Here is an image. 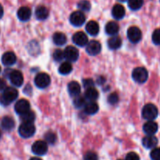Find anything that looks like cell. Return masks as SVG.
<instances>
[{
    "mask_svg": "<svg viewBox=\"0 0 160 160\" xmlns=\"http://www.w3.org/2000/svg\"><path fill=\"white\" fill-rule=\"evenodd\" d=\"M118 160H122V159H118Z\"/></svg>",
    "mask_w": 160,
    "mask_h": 160,
    "instance_id": "cell-48",
    "label": "cell"
},
{
    "mask_svg": "<svg viewBox=\"0 0 160 160\" xmlns=\"http://www.w3.org/2000/svg\"><path fill=\"white\" fill-rule=\"evenodd\" d=\"M88 39L87 35L82 31L75 33L73 36V42L78 46H84L88 44Z\"/></svg>",
    "mask_w": 160,
    "mask_h": 160,
    "instance_id": "cell-13",
    "label": "cell"
},
{
    "mask_svg": "<svg viewBox=\"0 0 160 160\" xmlns=\"http://www.w3.org/2000/svg\"><path fill=\"white\" fill-rule=\"evenodd\" d=\"M119 96L117 93H112L108 97V102L110 105H115L118 102Z\"/></svg>",
    "mask_w": 160,
    "mask_h": 160,
    "instance_id": "cell-37",
    "label": "cell"
},
{
    "mask_svg": "<svg viewBox=\"0 0 160 160\" xmlns=\"http://www.w3.org/2000/svg\"><path fill=\"white\" fill-rule=\"evenodd\" d=\"M105 81H106V80H105V78H102V77H99V78H98V79H97V83H98V84H102Z\"/></svg>",
    "mask_w": 160,
    "mask_h": 160,
    "instance_id": "cell-42",
    "label": "cell"
},
{
    "mask_svg": "<svg viewBox=\"0 0 160 160\" xmlns=\"http://www.w3.org/2000/svg\"><path fill=\"white\" fill-rule=\"evenodd\" d=\"M1 136H2V133H1V131H0V138H1Z\"/></svg>",
    "mask_w": 160,
    "mask_h": 160,
    "instance_id": "cell-46",
    "label": "cell"
},
{
    "mask_svg": "<svg viewBox=\"0 0 160 160\" xmlns=\"http://www.w3.org/2000/svg\"><path fill=\"white\" fill-rule=\"evenodd\" d=\"M117 1L120 2H125L128 1V0H117Z\"/></svg>",
    "mask_w": 160,
    "mask_h": 160,
    "instance_id": "cell-45",
    "label": "cell"
},
{
    "mask_svg": "<svg viewBox=\"0 0 160 160\" xmlns=\"http://www.w3.org/2000/svg\"><path fill=\"white\" fill-rule=\"evenodd\" d=\"M17 61V57L16 55L12 52H7L4 53L2 56V62L5 66H12Z\"/></svg>",
    "mask_w": 160,
    "mask_h": 160,
    "instance_id": "cell-16",
    "label": "cell"
},
{
    "mask_svg": "<svg viewBox=\"0 0 160 160\" xmlns=\"http://www.w3.org/2000/svg\"><path fill=\"white\" fill-rule=\"evenodd\" d=\"M144 0H128V6L132 10H138L143 6Z\"/></svg>",
    "mask_w": 160,
    "mask_h": 160,
    "instance_id": "cell-30",
    "label": "cell"
},
{
    "mask_svg": "<svg viewBox=\"0 0 160 160\" xmlns=\"http://www.w3.org/2000/svg\"><path fill=\"white\" fill-rule=\"evenodd\" d=\"M119 29V25L117 24L116 22L111 21L109 22L106 25V28H105V31H106V34H109V35H114V34H117L118 33Z\"/></svg>",
    "mask_w": 160,
    "mask_h": 160,
    "instance_id": "cell-23",
    "label": "cell"
},
{
    "mask_svg": "<svg viewBox=\"0 0 160 160\" xmlns=\"http://www.w3.org/2000/svg\"><path fill=\"white\" fill-rule=\"evenodd\" d=\"M143 131L148 135H154L158 131L157 123L153 121H148L143 126Z\"/></svg>",
    "mask_w": 160,
    "mask_h": 160,
    "instance_id": "cell-18",
    "label": "cell"
},
{
    "mask_svg": "<svg viewBox=\"0 0 160 160\" xmlns=\"http://www.w3.org/2000/svg\"><path fill=\"white\" fill-rule=\"evenodd\" d=\"M86 31L90 35L95 36L99 32V26L98 23L94 20H91L86 24Z\"/></svg>",
    "mask_w": 160,
    "mask_h": 160,
    "instance_id": "cell-20",
    "label": "cell"
},
{
    "mask_svg": "<svg viewBox=\"0 0 160 160\" xmlns=\"http://www.w3.org/2000/svg\"><path fill=\"white\" fill-rule=\"evenodd\" d=\"M84 97L86 99L89 100L90 102H94L96 100L98 97V92L95 88H88L85 91L84 93Z\"/></svg>",
    "mask_w": 160,
    "mask_h": 160,
    "instance_id": "cell-26",
    "label": "cell"
},
{
    "mask_svg": "<svg viewBox=\"0 0 160 160\" xmlns=\"http://www.w3.org/2000/svg\"><path fill=\"white\" fill-rule=\"evenodd\" d=\"M122 45V40L118 36H114V37L110 38L108 41V46L110 49L116 50L118 49L121 47Z\"/></svg>",
    "mask_w": 160,
    "mask_h": 160,
    "instance_id": "cell-22",
    "label": "cell"
},
{
    "mask_svg": "<svg viewBox=\"0 0 160 160\" xmlns=\"http://www.w3.org/2000/svg\"><path fill=\"white\" fill-rule=\"evenodd\" d=\"M68 92L70 96L74 97V98L79 96L81 92V85H80L79 83L77 82V81H71V82L69 83Z\"/></svg>",
    "mask_w": 160,
    "mask_h": 160,
    "instance_id": "cell-15",
    "label": "cell"
},
{
    "mask_svg": "<svg viewBox=\"0 0 160 160\" xmlns=\"http://www.w3.org/2000/svg\"><path fill=\"white\" fill-rule=\"evenodd\" d=\"M0 72H1V67H0Z\"/></svg>",
    "mask_w": 160,
    "mask_h": 160,
    "instance_id": "cell-47",
    "label": "cell"
},
{
    "mask_svg": "<svg viewBox=\"0 0 160 160\" xmlns=\"http://www.w3.org/2000/svg\"><path fill=\"white\" fill-rule=\"evenodd\" d=\"M102 46L101 44L97 41H91L88 43L86 51L90 56H96L101 52Z\"/></svg>",
    "mask_w": 160,
    "mask_h": 160,
    "instance_id": "cell-12",
    "label": "cell"
},
{
    "mask_svg": "<svg viewBox=\"0 0 160 160\" xmlns=\"http://www.w3.org/2000/svg\"><path fill=\"white\" fill-rule=\"evenodd\" d=\"M158 139L155 137L154 135H148L145 137L142 140V145L145 148H154L157 145Z\"/></svg>",
    "mask_w": 160,
    "mask_h": 160,
    "instance_id": "cell-17",
    "label": "cell"
},
{
    "mask_svg": "<svg viewBox=\"0 0 160 160\" xmlns=\"http://www.w3.org/2000/svg\"><path fill=\"white\" fill-rule=\"evenodd\" d=\"M70 21L75 27H81L85 22V16L81 11H75L70 15Z\"/></svg>",
    "mask_w": 160,
    "mask_h": 160,
    "instance_id": "cell-8",
    "label": "cell"
},
{
    "mask_svg": "<svg viewBox=\"0 0 160 160\" xmlns=\"http://www.w3.org/2000/svg\"><path fill=\"white\" fill-rule=\"evenodd\" d=\"M53 42L56 45H63L67 42V37L63 33L56 32L53 35Z\"/></svg>",
    "mask_w": 160,
    "mask_h": 160,
    "instance_id": "cell-27",
    "label": "cell"
},
{
    "mask_svg": "<svg viewBox=\"0 0 160 160\" xmlns=\"http://www.w3.org/2000/svg\"><path fill=\"white\" fill-rule=\"evenodd\" d=\"M1 125L2 128L4 130H6V131H11L15 127V122H14L13 119L11 118V117H5L2 120Z\"/></svg>",
    "mask_w": 160,
    "mask_h": 160,
    "instance_id": "cell-24",
    "label": "cell"
},
{
    "mask_svg": "<svg viewBox=\"0 0 160 160\" xmlns=\"http://www.w3.org/2000/svg\"><path fill=\"white\" fill-rule=\"evenodd\" d=\"M64 56L68 62H75L79 57V52L75 47L68 46L64 50Z\"/></svg>",
    "mask_w": 160,
    "mask_h": 160,
    "instance_id": "cell-10",
    "label": "cell"
},
{
    "mask_svg": "<svg viewBox=\"0 0 160 160\" xmlns=\"http://www.w3.org/2000/svg\"><path fill=\"white\" fill-rule=\"evenodd\" d=\"M35 133V127L33 123H23L19 128V134L23 138L32 137Z\"/></svg>",
    "mask_w": 160,
    "mask_h": 160,
    "instance_id": "cell-4",
    "label": "cell"
},
{
    "mask_svg": "<svg viewBox=\"0 0 160 160\" xmlns=\"http://www.w3.org/2000/svg\"><path fill=\"white\" fill-rule=\"evenodd\" d=\"M17 97H18V92L17 89L15 88L8 87L0 95V103L3 106H8L15 101Z\"/></svg>",
    "mask_w": 160,
    "mask_h": 160,
    "instance_id": "cell-1",
    "label": "cell"
},
{
    "mask_svg": "<svg viewBox=\"0 0 160 160\" xmlns=\"http://www.w3.org/2000/svg\"><path fill=\"white\" fill-rule=\"evenodd\" d=\"M78 7L81 9V11H85L88 12L91 9V3L88 0H81L78 2Z\"/></svg>",
    "mask_w": 160,
    "mask_h": 160,
    "instance_id": "cell-31",
    "label": "cell"
},
{
    "mask_svg": "<svg viewBox=\"0 0 160 160\" xmlns=\"http://www.w3.org/2000/svg\"><path fill=\"white\" fill-rule=\"evenodd\" d=\"M9 79L15 87H20L23 83V74L19 70H12L9 74Z\"/></svg>",
    "mask_w": 160,
    "mask_h": 160,
    "instance_id": "cell-7",
    "label": "cell"
},
{
    "mask_svg": "<svg viewBox=\"0 0 160 160\" xmlns=\"http://www.w3.org/2000/svg\"><path fill=\"white\" fill-rule=\"evenodd\" d=\"M98 111V106L95 102H90L84 106V112L88 115H93Z\"/></svg>",
    "mask_w": 160,
    "mask_h": 160,
    "instance_id": "cell-25",
    "label": "cell"
},
{
    "mask_svg": "<svg viewBox=\"0 0 160 160\" xmlns=\"http://www.w3.org/2000/svg\"><path fill=\"white\" fill-rule=\"evenodd\" d=\"M73 70V67H72L71 63L70 62H64L59 66V72L60 74L62 75H67L70 73Z\"/></svg>",
    "mask_w": 160,
    "mask_h": 160,
    "instance_id": "cell-28",
    "label": "cell"
},
{
    "mask_svg": "<svg viewBox=\"0 0 160 160\" xmlns=\"http://www.w3.org/2000/svg\"><path fill=\"white\" fill-rule=\"evenodd\" d=\"M158 109L155 105L147 104L144 106L142 109V117L148 121H152L157 117Z\"/></svg>",
    "mask_w": 160,
    "mask_h": 160,
    "instance_id": "cell-2",
    "label": "cell"
},
{
    "mask_svg": "<svg viewBox=\"0 0 160 160\" xmlns=\"http://www.w3.org/2000/svg\"><path fill=\"white\" fill-rule=\"evenodd\" d=\"M2 16H3V8L2 6V5L0 4V19L2 17Z\"/></svg>",
    "mask_w": 160,
    "mask_h": 160,
    "instance_id": "cell-43",
    "label": "cell"
},
{
    "mask_svg": "<svg viewBox=\"0 0 160 160\" xmlns=\"http://www.w3.org/2000/svg\"><path fill=\"white\" fill-rule=\"evenodd\" d=\"M150 157L152 160H160V148H155L152 150Z\"/></svg>",
    "mask_w": 160,
    "mask_h": 160,
    "instance_id": "cell-36",
    "label": "cell"
},
{
    "mask_svg": "<svg viewBox=\"0 0 160 160\" xmlns=\"http://www.w3.org/2000/svg\"><path fill=\"white\" fill-rule=\"evenodd\" d=\"M152 42L155 45H160V29H156L152 34Z\"/></svg>",
    "mask_w": 160,
    "mask_h": 160,
    "instance_id": "cell-35",
    "label": "cell"
},
{
    "mask_svg": "<svg viewBox=\"0 0 160 160\" xmlns=\"http://www.w3.org/2000/svg\"><path fill=\"white\" fill-rule=\"evenodd\" d=\"M112 15L116 20H121L125 16V9L122 5L117 4L112 9Z\"/></svg>",
    "mask_w": 160,
    "mask_h": 160,
    "instance_id": "cell-19",
    "label": "cell"
},
{
    "mask_svg": "<svg viewBox=\"0 0 160 160\" xmlns=\"http://www.w3.org/2000/svg\"><path fill=\"white\" fill-rule=\"evenodd\" d=\"M51 82L50 77L45 73H40L34 78V84L39 88H45Z\"/></svg>",
    "mask_w": 160,
    "mask_h": 160,
    "instance_id": "cell-5",
    "label": "cell"
},
{
    "mask_svg": "<svg viewBox=\"0 0 160 160\" xmlns=\"http://www.w3.org/2000/svg\"><path fill=\"white\" fill-rule=\"evenodd\" d=\"M53 58L57 62H60L62 59H65V56H64V51H62L61 49H56L53 53Z\"/></svg>",
    "mask_w": 160,
    "mask_h": 160,
    "instance_id": "cell-34",
    "label": "cell"
},
{
    "mask_svg": "<svg viewBox=\"0 0 160 160\" xmlns=\"http://www.w3.org/2000/svg\"><path fill=\"white\" fill-rule=\"evenodd\" d=\"M73 105L76 108H81L83 106H85V97L83 96H78L74 98L73 100Z\"/></svg>",
    "mask_w": 160,
    "mask_h": 160,
    "instance_id": "cell-32",
    "label": "cell"
},
{
    "mask_svg": "<svg viewBox=\"0 0 160 160\" xmlns=\"http://www.w3.org/2000/svg\"><path fill=\"white\" fill-rule=\"evenodd\" d=\"M84 160H98V156L93 152H88L84 155Z\"/></svg>",
    "mask_w": 160,
    "mask_h": 160,
    "instance_id": "cell-38",
    "label": "cell"
},
{
    "mask_svg": "<svg viewBox=\"0 0 160 160\" xmlns=\"http://www.w3.org/2000/svg\"><path fill=\"white\" fill-rule=\"evenodd\" d=\"M17 17L21 21H28L31 17V10L28 6H22L17 11Z\"/></svg>",
    "mask_w": 160,
    "mask_h": 160,
    "instance_id": "cell-14",
    "label": "cell"
},
{
    "mask_svg": "<svg viewBox=\"0 0 160 160\" xmlns=\"http://www.w3.org/2000/svg\"><path fill=\"white\" fill-rule=\"evenodd\" d=\"M35 17L38 20H45L48 17V10L45 6H39L35 9Z\"/></svg>",
    "mask_w": 160,
    "mask_h": 160,
    "instance_id": "cell-21",
    "label": "cell"
},
{
    "mask_svg": "<svg viewBox=\"0 0 160 160\" xmlns=\"http://www.w3.org/2000/svg\"><path fill=\"white\" fill-rule=\"evenodd\" d=\"M30 107L31 105L30 102L26 99H20L15 104V111L17 112V114L19 115H23V114L26 113L27 112L30 111Z\"/></svg>",
    "mask_w": 160,
    "mask_h": 160,
    "instance_id": "cell-11",
    "label": "cell"
},
{
    "mask_svg": "<svg viewBox=\"0 0 160 160\" xmlns=\"http://www.w3.org/2000/svg\"><path fill=\"white\" fill-rule=\"evenodd\" d=\"M20 119L23 121V123H33V122L35 120V114L32 111H28L26 113L20 116Z\"/></svg>",
    "mask_w": 160,
    "mask_h": 160,
    "instance_id": "cell-29",
    "label": "cell"
},
{
    "mask_svg": "<svg viewBox=\"0 0 160 160\" xmlns=\"http://www.w3.org/2000/svg\"><path fill=\"white\" fill-rule=\"evenodd\" d=\"M30 160H42V159H39V158H38V157H33V158H31Z\"/></svg>",
    "mask_w": 160,
    "mask_h": 160,
    "instance_id": "cell-44",
    "label": "cell"
},
{
    "mask_svg": "<svg viewBox=\"0 0 160 160\" xmlns=\"http://www.w3.org/2000/svg\"><path fill=\"white\" fill-rule=\"evenodd\" d=\"M128 37L132 43H138L142 39V31L137 27H131L128 31Z\"/></svg>",
    "mask_w": 160,
    "mask_h": 160,
    "instance_id": "cell-9",
    "label": "cell"
},
{
    "mask_svg": "<svg viewBox=\"0 0 160 160\" xmlns=\"http://www.w3.org/2000/svg\"><path fill=\"white\" fill-rule=\"evenodd\" d=\"M6 88V83L2 78H0V91H4Z\"/></svg>",
    "mask_w": 160,
    "mask_h": 160,
    "instance_id": "cell-41",
    "label": "cell"
},
{
    "mask_svg": "<svg viewBox=\"0 0 160 160\" xmlns=\"http://www.w3.org/2000/svg\"><path fill=\"white\" fill-rule=\"evenodd\" d=\"M132 78L137 83L143 84V83L146 82V81L148 80V71L144 67H138L133 70Z\"/></svg>",
    "mask_w": 160,
    "mask_h": 160,
    "instance_id": "cell-3",
    "label": "cell"
},
{
    "mask_svg": "<svg viewBox=\"0 0 160 160\" xmlns=\"http://www.w3.org/2000/svg\"><path fill=\"white\" fill-rule=\"evenodd\" d=\"M45 142L50 145H53L56 141V135L53 132L48 131L45 134Z\"/></svg>",
    "mask_w": 160,
    "mask_h": 160,
    "instance_id": "cell-33",
    "label": "cell"
},
{
    "mask_svg": "<svg viewBox=\"0 0 160 160\" xmlns=\"http://www.w3.org/2000/svg\"><path fill=\"white\" fill-rule=\"evenodd\" d=\"M31 149L34 154L37 156H43L46 154L48 151V145L46 142L43 141H37L33 144Z\"/></svg>",
    "mask_w": 160,
    "mask_h": 160,
    "instance_id": "cell-6",
    "label": "cell"
},
{
    "mask_svg": "<svg viewBox=\"0 0 160 160\" xmlns=\"http://www.w3.org/2000/svg\"><path fill=\"white\" fill-rule=\"evenodd\" d=\"M126 160H140L139 156L135 152H129L126 156Z\"/></svg>",
    "mask_w": 160,
    "mask_h": 160,
    "instance_id": "cell-40",
    "label": "cell"
},
{
    "mask_svg": "<svg viewBox=\"0 0 160 160\" xmlns=\"http://www.w3.org/2000/svg\"><path fill=\"white\" fill-rule=\"evenodd\" d=\"M83 85H84V87L86 89L92 88H94V86H95V83H94V81L92 79H84L83 81Z\"/></svg>",
    "mask_w": 160,
    "mask_h": 160,
    "instance_id": "cell-39",
    "label": "cell"
}]
</instances>
